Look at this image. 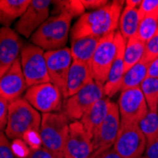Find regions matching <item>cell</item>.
Listing matches in <instances>:
<instances>
[{
  "mask_svg": "<svg viewBox=\"0 0 158 158\" xmlns=\"http://www.w3.org/2000/svg\"><path fill=\"white\" fill-rule=\"evenodd\" d=\"M124 3L122 0H114L98 10L84 12L71 27V40L88 36L102 38L116 32Z\"/></svg>",
  "mask_w": 158,
  "mask_h": 158,
  "instance_id": "cell-1",
  "label": "cell"
},
{
  "mask_svg": "<svg viewBox=\"0 0 158 158\" xmlns=\"http://www.w3.org/2000/svg\"><path fill=\"white\" fill-rule=\"evenodd\" d=\"M72 18L73 16L68 12H61L48 17L30 38L31 44L45 51L65 48Z\"/></svg>",
  "mask_w": 158,
  "mask_h": 158,
  "instance_id": "cell-2",
  "label": "cell"
},
{
  "mask_svg": "<svg viewBox=\"0 0 158 158\" xmlns=\"http://www.w3.org/2000/svg\"><path fill=\"white\" fill-rule=\"evenodd\" d=\"M42 117L39 112L20 98L9 104L5 134L10 139H23L28 133H39Z\"/></svg>",
  "mask_w": 158,
  "mask_h": 158,
  "instance_id": "cell-3",
  "label": "cell"
},
{
  "mask_svg": "<svg viewBox=\"0 0 158 158\" xmlns=\"http://www.w3.org/2000/svg\"><path fill=\"white\" fill-rule=\"evenodd\" d=\"M69 126V118L64 111L43 114L42 116L39 131L42 145L58 158H64Z\"/></svg>",
  "mask_w": 158,
  "mask_h": 158,
  "instance_id": "cell-4",
  "label": "cell"
},
{
  "mask_svg": "<svg viewBox=\"0 0 158 158\" xmlns=\"http://www.w3.org/2000/svg\"><path fill=\"white\" fill-rule=\"evenodd\" d=\"M20 63L27 88L50 82L44 49L33 44L25 45L20 53Z\"/></svg>",
  "mask_w": 158,
  "mask_h": 158,
  "instance_id": "cell-5",
  "label": "cell"
},
{
  "mask_svg": "<svg viewBox=\"0 0 158 158\" xmlns=\"http://www.w3.org/2000/svg\"><path fill=\"white\" fill-rule=\"evenodd\" d=\"M104 97L103 87L93 80L76 94L64 99V112L69 120L79 121L86 111Z\"/></svg>",
  "mask_w": 158,
  "mask_h": 158,
  "instance_id": "cell-6",
  "label": "cell"
},
{
  "mask_svg": "<svg viewBox=\"0 0 158 158\" xmlns=\"http://www.w3.org/2000/svg\"><path fill=\"white\" fill-rule=\"evenodd\" d=\"M24 98L34 109L43 114L61 112L63 108L64 97L51 82L31 86L27 89Z\"/></svg>",
  "mask_w": 158,
  "mask_h": 158,
  "instance_id": "cell-7",
  "label": "cell"
},
{
  "mask_svg": "<svg viewBox=\"0 0 158 158\" xmlns=\"http://www.w3.org/2000/svg\"><path fill=\"white\" fill-rule=\"evenodd\" d=\"M146 146V137L140 131L138 124L120 123L113 150L121 158H141Z\"/></svg>",
  "mask_w": 158,
  "mask_h": 158,
  "instance_id": "cell-8",
  "label": "cell"
},
{
  "mask_svg": "<svg viewBox=\"0 0 158 158\" xmlns=\"http://www.w3.org/2000/svg\"><path fill=\"white\" fill-rule=\"evenodd\" d=\"M114 33L113 32L100 38L90 64L93 80L100 86L105 84L116 55Z\"/></svg>",
  "mask_w": 158,
  "mask_h": 158,
  "instance_id": "cell-9",
  "label": "cell"
},
{
  "mask_svg": "<svg viewBox=\"0 0 158 158\" xmlns=\"http://www.w3.org/2000/svg\"><path fill=\"white\" fill-rule=\"evenodd\" d=\"M45 58L49 81L61 91L64 99L67 75L73 62L70 48H64L57 50L45 51Z\"/></svg>",
  "mask_w": 158,
  "mask_h": 158,
  "instance_id": "cell-10",
  "label": "cell"
},
{
  "mask_svg": "<svg viewBox=\"0 0 158 158\" xmlns=\"http://www.w3.org/2000/svg\"><path fill=\"white\" fill-rule=\"evenodd\" d=\"M118 106L120 114V123L138 124L149 110L140 88L121 91Z\"/></svg>",
  "mask_w": 158,
  "mask_h": 158,
  "instance_id": "cell-11",
  "label": "cell"
},
{
  "mask_svg": "<svg viewBox=\"0 0 158 158\" xmlns=\"http://www.w3.org/2000/svg\"><path fill=\"white\" fill-rule=\"evenodd\" d=\"M51 4L49 0H31L30 6L14 25L15 31L25 38H31L49 17Z\"/></svg>",
  "mask_w": 158,
  "mask_h": 158,
  "instance_id": "cell-12",
  "label": "cell"
},
{
  "mask_svg": "<svg viewBox=\"0 0 158 158\" xmlns=\"http://www.w3.org/2000/svg\"><path fill=\"white\" fill-rule=\"evenodd\" d=\"M120 129V114L118 103L110 102L107 114L93 135L94 150L107 151L111 149L117 139Z\"/></svg>",
  "mask_w": 158,
  "mask_h": 158,
  "instance_id": "cell-13",
  "label": "cell"
},
{
  "mask_svg": "<svg viewBox=\"0 0 158 158\" xmlns=\"http://www.w3.org/2000/svg\"><path fill=\"white\" fill-rule=\"evenodd\" d=\"M95 152L92 139L80 121L70 123L64 158H87Z\"/></svg>",
  "mask_w": 158,
  "mask_h": 158,
  "instance_id": "cell-14",
  "label": "cell"
},
{
  "mask_svg": "<svg viewBox=\"0 0 158 158\" xmlns=\"http://www.w3.org/2000/svg\"><path fill=\"white\" fill-rule=\"evenodd\" d=\"M21 50L19 34L10 27H0V78L20 58Z\"/></svg>",
  "mask_w": 158,
  "mask_h": 158,
  "instance_id": "cell-15",
  "label": "cell"
},
{
  "mask_svg": "<svg viewBox=\"0 0 158 158\" xmlns=\"http://www.w3.org/2000/svg\"><path fill=\"white\" fill-rule=\"evenodd\" d=\"M27 85L23 74L20 58L0 78V98L10 104L20 98Z\"/></svg>",
  "mask_w": 158,
  "mask_h": 158,
  "instance_id": "cell-16",
  "label": "cell"
},
{
  "mask_svg": "<svg viewBox=\"0 0 158 158\" xmlns=\"http://www.w3.org/2000/svg\"><path fill=\"white\" fill-rule=\"evenodd\" d=\"M114 43H116V55L110 69L107 81L103 85L104 95L111 98L118 92H121L122 81L124 76V51L126 41L119 31L114 33Z\"/></svg>",
  "mask_w": 158,
  "mask_h": 158,
  "instance_id": "cell-17",
  "label": "cell"
},
{
  "mask_svg": "<svg viewBox=\"0 0 158 158\" xmlns=\"http://www.w3.org/2000/svg\"><path fill=\"white\" fill-rule=\"evenodd\" d=\"M91 81H93V77L90 65L73 61L67 75L64 99L76 94Z\"/></svg>",
  "mask_w": 158,
  "mask_h": 158,
  "instance_id": "cell-18",
  "label": "cell"
},
{
  "mask_svg": "<svg viewBox=\"0 0 158 158\" xmlns=\"http://www.w3.org/2000/svg\"><path fill=\"white\" fill-rule=\"evenodd\" d=\"M109 102L110 100L106 97L98 100L85 112L82 118L79 120L82 124L84 130L88 134L91 139L106 117L109 109Z\"/></svg>",
  "mask_w": 158,
  "mask_h": 158,
  "instance_id": "cell-19",
  "label": "cell"
},
{
  "mask_svg": "<svg viewBox=\"0 0 158 158\" xmlns=\"http://www.w3.org/2000/svg\"><path fill=\"white\" fill-rule=\"evenodd\" d=\"M99 40L100 38L91 36L71 40L70 52L73 61H78L90 65Z\"/></svg>",
  "mask_w": 158,
  "mask_h": 158,
  "instance_id": "cell-20",
  "label": "cell"
},
{
  "mask_svg": "<svg viewBox=\"0 0 158 158\" xmlns=\"http://www.w3.org/2000/svg\"><path fill=\"white\" fill-rule=\"evenodd\" d=\"M139 21L140 18L138 15V9L127 6L123 8L118 22V31L125 41L136 34Z\"/></svg>",
  "mask_w": 158,
  "mask_h": 158,
  "instance_id": "cell-21",
  "label": "cell"
},
{
  "mask_svg": "<svg viewBox=\"0 0 158 158\" xmlns=\"http://www.w3.org/2000/svg\"><path fill=\"white\" fill-rule=\"evenodd\" d=\"M148 66L149 64L141 60L135 65L126 71L123 76L121 91L139 88L143 81L147 78Z\"/></svg>",
  "mask_w": 158,
  "mask_h": 158,
  "instance_id": "cell-22",
  "label": "cell"
},
{
  "mask_svg": "<svg viewBox=\"0 0 158 158\" xmlns=\"http://www.w3.org/2000/svg\"><path fill=\"white\" fill-rule=\"evenodd\" d=\"M145 43L141 42L135 36L126 41L124 51V72L139 63L144 55Z\"/></svg>",
  "mask_w": 158,
  "mask_h": 158,
  "instance_id": "cell-23",
  "label": "cell"
},
{
  "mask_svg": "<svg viewBox=\"0 0 158 158\" xmlns=\"http://www.w3.org/2000/svg\"><path fill=\"white\" fill-rule=\"evenodd\" d=\"M30 3L31 0H0V10L10 25L12 20L23 15Z\"/></svg>",
  "mask_w": 158,
  "mask_h": 158,
  "instance_id": "cell-24",
  "label": "cell"
},
{
  "mask_svg": "<svg viewBox=\"0 0 158 158\" xmlns=\"http://www.w3.org/2000/svg\"><path fill=\"white\" fill-rule=\"evenodd\" d=\"M158 31V12L149 14L139 21L136 34L135 35L141 42L146 43Z\"/></svg>",
  "mask_w": 158,
  "mask_h": 158,
  "instance_id": "cell-25",
  "label": "cell"
},
{
  "mask_svg": "<svg viewBox=\"0 0 158 158\" xmlns=\"http://www.w3.org/2000/svg\"><path fill=\"white\" fill-rule=\"evenodd\" d=\"M138 127L146 137L147 144L158 139V113L157 111L148 110L146 116L143 118Z\"/></svg>",
  "mask_w": 158,
  "mask_h": 158,
  "instance_id": "cell-26",
  "label": "cell"
},
{
  "mask_svg": "<svg viewBox=\"0 0 158 158\" xmlns=\"http://www.w3.org/2000/svg\"><path fill=\"white\" fill-rule=\"evenodd\" d=\"M143 93L148 109L157 111L158 107V79L147 77L139 87Z\"/></svg>",
  "mask_w": 158,
  "mask_h": 158,
  "instance_id": "cell-27",
  "label": "cell"
},
{
  "mask_svg": "<svg viewBox=\"0 0 158 158\" xmlns=\"http://www.w3.org/2000/svg\"><path fill=\"white\" fill-rule=\"evenodd\" d=\"M55 5L54 12L59 14L61 12H68L73 17L82 15L84 8L81 1H52Z\"/></svg>",
  "mask_w": 158,
  "mask_h": 158,
  "instance_id": "cell-28",
  "label": "cell"
},
{
  "mask_svg": "<svg viewBox=\"0 0 158 158\" xmlns=\"http://www.w3.org/2000/svg\"><path fill=\"white\" fill-rule=\"evenodd\" d=\"M158 58V31L145 44V51L142 60L147 64Z\"/></svg>",
  "mask_w": 158,
  "mask_h": 158,
  "instance_id": "cell-29",
  "label": "cell"
},
{
  "mask_svg": "<svg viewBox=\"0 0 158 158\" xmlns=\"http://www.w3.org/2000/svg\"><path fill=\"white\" fill-rule=\"evenodd\" d=\"M156 12H158V0H142V3L138 8V15L140 19Z\"/></svg>",
  "mask_w": 158,
  "mask_h": 158,
  "instance_id": "cell-30",
  "label": "cell"
},
{
  "mask_svg": "<svg viewBox=\"0 0 158 158\" xmlns=\"http://www.w3.org/2000/svg\"><path fill=\"white\" fill-rule=\"evenodd\" d=\"M0 158H16L6 134L0 133Z\"/></svg>",
  "mask_w": 158,
  "mask_h": 158,
  "instance_id": "cell-31",
  "label": "cell"
},
{
  "mask_svg": "<svg viewBox=\"0 0 158 158\" xmlns=\"http://www.w3.org/2000/svg\"><path fill=\"white\" fill-rule=\"evenodd\" d=\"M8 111H9V103L0 98V133L3 132L7 127L8 122Z\"/></svg>",
  "mask_w": 158,
  "mask_h": 158,
  "instance_id": "cell-32",
  "label": "cell"
},
{
  "mask_svg": "<svg viewBox=\"0 0 158 158\" xmlns=\"http://www.w3.org/2000/svg\"><path fill=\"white\" fill-rule=\"evenodd\" d=\"M25 158H58L51 152L47 150L44 147L39 149H31L28 154Z\"/></svg>",
  "mask_w": 158,
  "mask_h": 158,
  "instance_id": "cell-33",
  "label": "cell"
},
{
  "mask_svg": "<svg viewBox=\"0 0 158 158\" xmlns=\"http://www.w3.org/2000/svg\"><path fill=\"white\" fill-rule=\"evenodd\" d=\"M108 3H109L108 1H104V0H82L81 1L84 10H98L107 5Z\"/></svg>",
  "mask_w": 158,
  "mask_h": 158,
  "instance_id": "cell-34",
  "label": "cell"
},
{
  "mask_svg": "<svg viewBox=\"0 0 158 158\" xmlns=\"http://www.w3.org/2000/svg\"><path fill=\"white\" fill-rule=\"evenodd\" d=\"M141 158H158V139L147 144L146 150Z\"/></svg>",
  "mask_w": 158,
  "mask_h": 158,
  "instance_id": "cell-35",
  "label": "cell"
},
{
  "mask_svg": "<svg viewBox=\"0 0 158 158\" xmlns=\"http://www.w3.org/2000/svg\"><path fill=\"white\" fill-rule=\"evenodd\" d=\"M147 77L158 79V58H156L155 60H153L152 63L149 64Z\"/></svg>",
  "mask_w": 158,
  "mask_h": 158,
  "instance_id": "cell-36",
  "label": "cell"
},
{
  "mask_svg": "<svg viewBox=\"0 0 158 158\" xmlns=\"http://www.w3.org/2000/svg\"><path fill=\"white\" fill-rule=\"evenodd\" d=\"M98 158H121V157L113 150V148H111L103 152L102 153H100Z\"/></svg>",
  "mask_w": 158,
  "mask_h": 158,
  "instance_id": "cell-37",
  "label": "cell"
},
{
  "mask_svg": "<svg viewBox=\"0 0 158 158\" xmlns=\"http://www.w3.org/2000/svg\"><path fill=\"white\" fill-rule=\"evenodd\" d=\"M142 3V0H127L125 1V6L134 8V9H138Z\"/></svg>",
  "mask_w": 158,
  "mask_h": 158,
  "instance_id": "cell-38",
  "label": "cell"
},
{
  "mask_svg": "<svg viewBox=\"0 0 158 158\" xmlns=\"http://www.w3.org/2000/svg\"><path fill=\"white\" fill-rule=\"evenodd\" d=\"M104 151H102V150H96L90 156H88L87 158H98V156H99V154L100 153H102Z\"/></svg>",
  "mask_w": 158,
  "mask_h": 158,
  "instance_id": "cell-39",
  "label": "cell"
},
{
  "mask_svg": "<svg viewBox=\"0 0 158 158\" xmlns=\"http://www.w3.org/2000/svg\"><path fill=\"white\" fill-rule=\"evenodd\" d=\"M0 23H2V24H5L7 27L9 26V23L7 21V19L5 18V16L3 15V13L1 12V10H0Z\"/></svg>",
  "mask_w": 158,
  "mask_h": 158,
  "instance_id": "cell-40",
  "label": "cell"
},
{
  "mask_svg": "<svg viewBox=\"0 0 158 158\" xmlns=\"http://www.w3.org/2000/svg\"><path fill=\"white\" fill-rule=\"evenodd\" d=\"M157 113H158V107H157Z\"/></svg>",
  "mask_w": 158,
  "mask_h": 158,
  "instance_id": "cell-41",
  "label": "cell"
}]
</instances>
